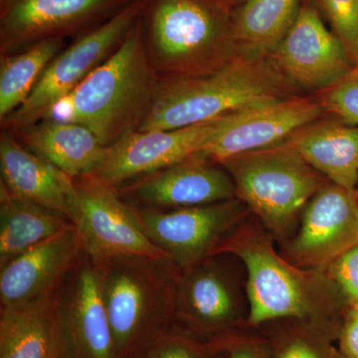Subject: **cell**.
I'll return each instance as SVG.
<instances>
[{
	"mask_svg": "<svg viewBox=\"0 0 358 358\" xmlns=\"http://www.w3.org/2000/svg\"><path fill=\"white\" fill-rule=\"evenodd\" d=\"M159 83L145 50L141 15L117 50L56 106L49 119L82 124L109 148L138 131Z\"/></svg>",
	"mask_w": 358,
	"mask_h": 358,
	"instance_id": "obj_1",
	"label": "cell"
},
{
	"mask_svg": "<svg viewBox=\"0 0 358 358\" xmlns=\"http://www.w3.org/2000/svg\"><path fill=\"white\" fill-rule=\"evenodd\" d=\"M141 22L160 79L207 76L239 55L233 7L222 0H147Z\"/></svg>",
	"mask_w": 358,
	"mask_h": 358,
	"instance_id": "obj_2",
	"label": "cell"
},
{
	"mask_svg": "<svg viewBox=\"0 0 358 358\" xmlns=\"http://www.w3.org/2000/svg\"><path fill=\"white\" fill-rule=\"evenodd\" d=\"M293 85L270 58L238 55L207 76L160 79L154 105L138 131H167L213 121L288 98Z\"/></svg>",
	"mask_w": 358,
	"mask_h": 358,
	"instance_id": "obj_3",
	"label": "cell"
},
{
	"mask_svg": "<svg viewBox=\"0 0 358 358\" xmlns=\"http://www.w3.org/2000/svg\"><path fill=\"white\" fill-rule=\"evenodd\" d=\"M101 266L115 352L117 358H131L174 327L180 270L169 257L120 256Z\"/></svg>",
	"mask_w": 358,
	"mask_h": 358,
	"instance_id": "obj_4",
	"label": "cell"
},
{
	"mask_svg": "<svg viewBox=\"0 0 358 358\" xmlns=\"http://www.w3.org/2000/svg\"><path fill=\"white\" fill-rule=\"evenodd\" d=\"M218 164L232 178L238 199L275 230L288 225L324 185L319 171L286 143L234 155Z\"/></svg>",
	"mask_w": 358,
	"mask_h": 358,
	"instance_id": "obj_5",
	"label": "cell"
},
{
	"mask_svg": "<svg viewBox=\"0 0 358 358\" xmlns=\"http://www.w3.org/2000/svg\"><path fill=\"white\" fill-rule=\"evenodd\" d=\"M145 3L147 0H133L65 47L47 66L25 103L1 122L2 129L17 133L49 119L56 106L117 50Z\"/></svg>",
	"mask_w": 358,
	"mask_h": 358,
	"instance_id": "obj_6",
	"label": "cell"
},
{
	"mask_svg": "<svg viewBox=\"0 0 358 358\" xmlns=\"http://www.w3.org/2000/svg\"><path fill=\"white\" fill-rule=\"evenodd\" d=\"M76 199L72 223L85 253L96 261L120 256L167 257L141 227L134 207L114 186L95 174L74 178Z\"/></svg>",
	"mask_w": 358,
	"mask_h": 358,
	"instance_id": "obj_7",
	"label": "cell"
},
{
	"mask_svg": "<svg viewBox=\"0 0 358 358\" xmlns=\"http://www.w3.org/2000/svg\"><path fill=\"white\" fill-rule=\"evenodd\" d=\"M62 358H117L102 293L101 262L84 253L55 296Z\"/></svg>",
	"mask_w": 358,
	"mask_h": 358,
	"instance_id": "obj_8",
	"label": "cell"
},
{
	"mask_svg": "<svg viewBox=\"0 0 358 358\" xmlns=\"http://www.w3.org/2000/svg\"><path fill=\"white\" fill-rule=\"evenodd\" d=\"M134 209L150 239L180 271L213 255L241 214L234 200L167 210Z\"/></svg>",
	"mask_w": 358,
	"mask_h": 358,
	"instance_id": "obj_9",
	"label": "cell"
},
{
	"mask_svg": "<svg viewBox=\"0 0 358 358\" xmlns=\"http://www.w3.org/2000/svg\"><path fill=\"white\" fill-rule=\"evenodd\" d=\"M268 58L294 85L319 92L353 67L345 45L324 24L312 0H303L293 26Z\"/></svg>",
	"mask_w": 358,
	"mask_h": 358,
	"instance_id": "obj_10",
	"label": "cell"
},
{
	"mask_svg": "<svg viewBox=\"0 0 358 358\" xmlns=\"http://www.w3.org/2000/svg\"><path fill=\"white\" fill-rule=\"evenodd\" d=\"M115 189L131 206L162 210L218 203L236 196L229 174L201 152Z\"/></svg>",
	"mask_w": 358,
	"mask_h": 358,
	"instance_id": "obj_11",
	"label": "cell"
},
{
	"mask_svg": "<svg viewBox=\"0 0 358 358\" xmlns=\"http://www.w3.org/2000/svg\"><path fill=\"white\" fill-rule=\"evenodd\" d=\"M319 101L291 96L224 115L201 154L219 164L234 155L284 143L291 134L324 117Z\"/></svg>",
	"mask_w": 358,
	"mask_h": 358,
	"instance_id": "obj_12",
	"label": "cell"
},
{
	"mask_svg": "<svg viewBox=\"0 0 358 358\" xmlns=\"http://www.w3.org/2000/svg\"><path fill=\"white\" fill-rule=\"evenodd\" d=\"M133 0H0V52L13 55L117 13Z\"/></svg>",
	"mask_w": 358,
	"mask_h": 358,
	"instance_id": "obj_13",
	"label": "cell"
},
{
	"mask_svg": "<svg viewBox=\"0 0 358 358\" xmlns=\"http://www.w3.org/2000/svg\"><path fill=\"white\" fill-rule=\"evenodd\" d=\"M222 119L167 131H134L107 148L105 159L93 174L117 187L173 166L202 152Z\"/></svg>",
	"mask_w": 358,
	"mask_h": 358,
	"instance_id": "obj_14",
	"label": "cell"
},
{
	"mask_svg": "<svg viewBox=\"0 0 358 358\" xmlns=\"http://www.w3.org/2000/svg\"><path fill=\"white\" fill-rule=\"evenodd\" d=\"M85 253L74 225L0 266V308L53 298Z\"/></svg>",
	"mask_w": 358,
	"mask_h": 358,
	"instance_id": "obj_15",
	"label": "cell"
},
{
	"mask_svg": "<svg viewBox=\"0 0 358 358\" xmlns=\"http://www.w3.org/2000/svg\"><path fill=\"white\" fill-rule=\"evenodd\" d=\"M225 252L236 254L246 266L251 324L307 315L310 305L300 278L267 244L256 241L243 245L230 238L223 240L213 255Z\"/></svg>",
	"mask_w": 358,
	"mask_h": 358,
	"instance_id": "obj_16",
	"label": "cell"
},
{
	"mask_svg": "<svg viewBox=\"0 0 358 358\" xmlns=\"http://www.w3.org/2000/svg\"><path fill=\"white\" fill-rule=\"evenodd\" d=\"M357 244V193L333 182L322 185L303 211L292 255L305 265L322 266L333 263Z\"/></svg>",
	"mask_w": 358,
	"mask_h": 358,
	"instance_id": "obj_17",
	"label": "cell"
},
{
	"mask_svg": "<svg viewBox=\"0 0 358 358\" xmlns=\"http://www.w3.org/2000/svg\"><path fill=\"white\" fill-rule=\"evenodd\" d=\"M236 315L229 278L211 256L180 271L176 285L174 326L197 338L212 336L227 329Z\"/></svg>",
	"mask_w": 358,
	"mask_h": 358,
	"instance_id": "obj_18",
	"label": "cell"
},
{
	"mask_svg": "<svg viewBox=\"0 0 358 358\" xmlns=\"http://www.w3.org/2000/svg\"><path fill=\"white\" fill-rule=\"evenodd\" d=\"M0 171L2 185L14 196L72 219L74 178L28 150L10 131L0 136Z\"/></svg>",
	"mask_w": 358,
	"mask_h": 358,
	"instance_id": "obj_19",
	"label": "cell"
},
{
	"mask_svg": "<svg viewBox=\"0 0 358 358\" xmlns=\"http://www.w3.org/2000/svg\"><path fill=\"white\" fill-rule=\"evenodd\" d=\"M333 183L350 192L358 185V124L320 117L284 141Z\"/></svg>",
	"mask_w": 358,
	"mask_h": 358,
	"instance_id": "obj_20",
	"label": "cell"
},
{
	"mask_svg": "<svg viewBox=\"0 0 358 358\" xmlns=\"http://www.w3.org/2000/svg\"><path fill=\"white\" fill-rule=\"evenodd\" d=\"M13 134L25 148L72 178L95 173L107 154L91 129L74 122L46 119Z\"/></svg>",
	"mask_w": 358,
	"mask_h": 358,
	"instance_id": "obj_21",
	"label": "cell"
},
{
	"mask_svg": "<svg viewBox=\"0 0 358 358\" xmlns=\"http://www.w3.org/2000/svg\"><path fill=\"white\" fill-rule=\"evenodd\" d=\"M55 296L28 307L0 308V358H62Z\"/></svg>",
	"mask_w": 358,
	"mask_h": 358,
	"instance_id": "obj_22",
	"label": "cell"
},
{
	"mask_svg": "<svg viewBox=\"0 0 358 358\" xmlns=\"http://www.w3.org/2000/svg\"><path fill=\"white\" fill-rule=\"evenodd\" d=\"M73 225L58 212L17 199L0 182V266Z\"/></svg>",
	"mask_w": 358,
	"mask_h": 358,
	"instance_id": "obj_23",
	"label": "cell"
},
{
	"mask_svg": "<svg viewBox=\"0 0 358 358\" xmlns=\"http://www.w3.org/2000/svg\"><path fill=\"white\" fill-rule=\"evenodd\" d=\"M303 0H246L233 8L239 55L268 57L296 20Z\"/></svg>",
	"mask_w": 358,
	"mask_h": 358,
	"instance_id": "obj_24",
	"label": "cell"
},
{
	"mask_svg": "<svg viewBox=\"0 0 358 358\" xmlns=\"http://www.w3.org/2000/svg\"><path fill=\"white\" fill-rule=\"evenodd\" d=\"M65 48L64 37L42 40L0 61V121L21 107L49 63Z\"/></svg>",
	"mask_w": 358,
	"mask_h": 358,
	"instance_id": "obj_25",
	"label": "cell"
},
{
	"mask_svg": "<svg viewBox=\"0 0 358 358\" xmlns=\"http://www.w3.org/2000/svg\"><path fill=\"white\" fill-rule=\"evenodd\" d=\"M215 350L213 343L174 326L131 358H215Z\"/></svg>",
	"mask_w": 358,
	"mask_h": 358,
	"instance_id": "obj_26",
	"label": "cell"
},
{
	"mask_svg": "<svg viewBox=\"0 0 358 358\" xmlns=\"http://www.w3.org/2000/svg\"><path fill=\"white\" fill-rule=\"evenodd\" d=\"M358 66V0H312Z\"/></svg>",
	"mask_w": 358,
	"mask_h": 358,
	"instance_id": "obj_27",
	"label": "cell"
},
{
	"mask_svg": "<svg viewBox=\"0 0 358 358\" xmlns=\"http://www.w3.org/2000/svg\"><path fill=\"white\" fill-rule=\"evenodd\" d=\"M319 94L317 101L324 112L348 124H358V66Z\"/></svg>",
	"mask_w": 358,
	"mask_h": 358,
	"instance_id": "obj_28",
	"label": "cell"
},
{
	"mask_svg": "<svg viewBox=\"0 0 358 358\" xmlns=\"http://www.w3.org/2000/svg\"><path fill=\"white\" fill-rule=\"evenodd\" d=\"M331 273L348 300L358 305V244L334 261Z\"/></svg>",
	"mask_w": 358,
	"mask_h": 358,
	"instance_id": "obj_29",
	"label": "cell"
},
{
	"mask_svg": "<svg viewBox=\"0 0 358 358\" xmlns=\"http://www.w3.org/2000/svg\"><path fill=\"white\" fill-rule=\"evenodd\" d=\"M275 358H345L322 341L299 336L289 341L278 353Z\"/></svg>",
	"mask_w": 358,
	"mask_h": 358,
	"instance_id": "obj_30",
	"label": "cell"
},
{
	"mask_svg": "<svg viewBox=\"0 0 358 358\" xmlns=\"http://www.w3.org/2000/svg\"><path fill=\"white\" fill-rule=\"evenodd\" d=\"M341 350L345 358H358V307L348 313L341 334Z\"/></svg>",
	"mask_w": 358,
	"mask_h": 358,
	"instance_id": "obj_31",
	"label": "cell"
},
{
	"mask_svg": "<svg viewBox=\"0 0 358 358\" xmlns=\"http://www.w3.org/2000/svg\"><path fill=\"white\" fill-rule=\"evenodd\" d=\"M228 358H270L268 352L261 345H242L233 350Z\"/></svg>",
	"mask_w": 358,
	"mask_h": 358,
	"instance_id": "obj_32",
	"label": "cell"
},
{
	"mask_svg": "<svg viewBox=\"0 0 358 358\" xmlns=\"http://www.w3.org/2000/svg\"><path fill=\"white\" fill-rule=\"evenodd\" d=\"M223 2H225L226 4H228V6L233 7H236L238 6H240V4L243 3L244 1H246V0H222Z\"/></svg>",
	"mask_w": 358,
	"mask_h": 358,
	"instance_id": "obj_33",
	"label": "cell"
},
{
	"mask_svg": "<svg viewBox=\"0 0 358 358\" xmlns=\"http://www.w3.org/2000/svg\"><path fill=\"white\" fill-rule=\"evenodd\" d=\"M355 193H357V199H358V185H357V190H355Z\"/></svg>",
	"mask_w": 358,
	"mask_h": 358,
	"instance_id": "obj_34",
	"label": "cell"
},
{
	"mask_svg": "<svg viewBox=\"0 0 358 358\" xmlns=\"http://www.w3.org/2000/svg\"><path fill=\"white\" fill-rule=\"evenodd\" d=\"M355 306H357V307H358V305H355Z\"/></svg>",
	"mask_w": 358,
	"mask_h": 358,
	"instance_id": "obj_35",
	"label": "cell"
}]
</instances>
